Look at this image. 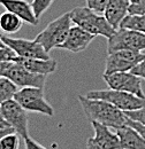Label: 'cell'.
I'll return each instance as SVG.
<instances>
[{"instance_id":"30","label":"cell","mask_w":145,"mask_h":149,"mask_svg":"<svg viewBox=\"0 0 145 149\" xmlns=\"http://www.w3.org/2000/svg\"><path fill=\"white\" fill-rule=\"evenodd\" d=\"M87 149H101V148H100V147H98V146L93 142L92 138H90V139L88 140V142H87Z\"/></svg>"},{"instance_id":"34","label":"cell","mask_w":145,"mask_h":149,"mask_svg":"<svg viewBox=\"0 0 145 149\" xmlns=\"http://www.w3.org/2000/svg\"><path fill=\"white\" fill-rule=\"evenodd\" d=\"M1 36H2V35H0V46H2V45H5V44L2 42V40H1Z\"/></svg>"},{"instance_id":"27","label":"cell","mask_w":145,"mask_h":149,"mask_svg":"<svg viewBox=\"0 0 145 149\" xmlns=\"http://www.w3.org/2000/svg\"><path fill=\"white\" fill-rule=\"evenodd\" d=\"M126 125H128V126L132 127L134 130L137 131V132L144 138V140H145V125L141 124V123H138V122H135V120H132V119H130V118H128V117H127Z\"/></svg>"},{"instance_id":"16","label":"cell","mask_w":145,"mask_h":149,"mask_svg":"<svg viewBox=\"0 0 145 149\" xmlns=\"http://www.w3.org/2000/svg\"><path fill=\"white\" fill-rule=\"evenodd\" d=\"M14 61L23 65L29 71L43 76H49L56 70V62L51 57L45 60V58H27V57L16 56Z\"/></svg>"},{"instance_id":"13","label":"cell","mask_w":145,"mask_h":149,"mask_svg":"<svg viewBox=\"0 0 145 149\" xmlns=\"http://www.w3.org/2000/svg\"><path fill=\"white\" fill-rule=\"evenodd\" d=\"M94 131L92 136L93 142L101 149H122L121 141L116 133H113L108 126H105L98 122H91Z\"/></svg>"},{"instance_id":"26","label":"cell","mask_w":145,"mask_h":149,"mask_svg":"<svg viewBox=\"0 0 145 149\" xmlns=\"http://www.w3.org/2000/svg\"><path fill=\"white\" fill-rule=\"evenodd\" d=\"M130 15H142L145 14V0H138L137 2H132L129 7Z\"/></svg>"},{"instance_id":"3","label":"cell","mask_w":145,"mask_h":149,"mask_svg":"<svg viewBox=\"0 0 145 149\" xmlns=\"http://www.w3.org/2000/svg\"><path fill=\"white\" fill-rule=\"evenodd\" d=\"M72 23L70 15L68 12L59 16L54 21L50 22L47 26L37 35L35 40L43 46V48L47 53H50L53 48H58L65 41L72 28Z\"/></svg>"},{"instance_id":"10","label":"cell","mask_w":145,"mask_h":149,"mask_svg":"<svg viewBox=\"0 0 145 149\" xmlns=\"http://www.w3.org/2000/svg\"><path fill=\"white\" fill-rule=\"evenodd\" d=\"M103 77L109 88L128 92L130 94L137 95L142 99H145V93L142 88V79L138 76L134 74L131 71L115 72Z\"/></svg>"},{"instance_id":"28","label":"cell","mask_w":145,"mask_h":149,"mask_svg":"<svg viewBox=\"0 0 145 149\" xmlns=\"http://www.w3.org/2000/svg\"><path fill=\"white\" fill-rule=\"evenodd\" d=\"M131 72L136 76H138L141 79H144L145 80V57L136 65L131 69Z\"/></svg>"},{"instance_id":"2","label":"cell","mask_w":145,"mask_h":149,"mask_svg":"<svg viewBox=\"0 0 145 149\" xmlns=\"http://www.w3.org/2000/svg\"><path fill=\"white\" fill-rule=\"evenodd\" d=\"M70 19L75 25H78L93 36L111 38L116 31L103 14L91 10L89 7H76L69 12Z\"/></svg>"},{"instance_id":"23","label":"cell","mask_w":145,"mask_h":149,"mask_svg":"<svg viewBox=\"0 0 145 149\" xmlns=\"http://www.w3.org/2000/svg\"><path fill=\"white\" fill-rule=\"evenodd\" d=\"M107 1L108 0H85L87 7H89L91 10H93L98 14H104Z\"/></svg>"},{"instance_id":"32","label":"cell","mask_w":145,"mask_h":149,"mask_svg":"<svg viewBox=\"0 0 145 149\" xmlns=\"http://www.w3.org/2000/svg\"><path fill=\"white\" fill-rule=\"evenodd\" d=\"M11 132H15V131H14V129H12V127L0 129V140H1V138H2V136H5L6 134H8V133H11Z\"/></svg>"},{"instance_id":"4","label":"cell","mask_w":145,"mask_h":149,"mask_svg":"<svg viewBox=\"0 0 145 149\" xmlns=\"http://www.w3.org/2000/svg\"><path fill=\"white\" fill-rule=\"evenodd\" d=\"M87 97L89 99H99L107 101L121 111H132L136 109H139L145 106V99H142L137 95L130 94L123 91L118 90H96L88 92Z\"/></svg>"},{"instance_id":"8","label":"cell","mask_w":145,"mask_h":149,"mask_svg":"<svg viewBox=\"0 0 145 149\" xmlns=\"http://www.w3.org/2000/svg\"><path fill=\"white\" fill-rule=\"evenodd\" d=\"M0 111L7 124L23 139L29 136L28 130V115L14 99L5 101L0 104Z\"/></svg>"},{"instance_id":"7","label":"cell","mask_w":145,"mask_h":149,"mask_svg":"<svg viewBox=\"0 0 145 149\" xmlns=\"http://www.w3.org/2000/svg\"><path fill=\"white\" fill-rule=\"evenodd\" d=\"M144 57L145 54H143L142 52L128 49H121L109 53L106 58L105 70L103 76H108L115 72L131 71V69L136 67Z\"/></svg>"},{"instance_id":"20","label":"cell","mask_w":145,"mask_h":149,"mask_svg":"<svg viewBox=\"0 0 145 149\" xmlns=\"http://www.w3.org/2000/svg\"><path fill=\"white\" fill-rule=\"evenodd\" d=\"M18 92V86L7 77H0V104L5 101L14 99V95Z\"/></svg>"},{"instance_id":"19","label":"cell","mask_w":145,"mask_h":149,"mask_svg":"<svg viewBox=\"0 0 145 149\" xmlns=\"http://www.w3.org/2000/svg\"><path fill=\"white\" fill-rule=\"evenodd\" d=\"M131 29L145 33V14L142 15H130L128 14L121 22L119 29Z\"/></svg>"},{"instance_id":"1","label":"cell","mask_w":145,"mask_h":149,"mask_svg":"<svg viewBox=\"0 0 145 149\" xmlns=\"http://www.w3.org/2000/svg\"><path fill=\"white\" fill-rule=\"evenodd\" d=\"M78 101L90 122H98L115 130L126 125L127 116L125 115V112L107 101L99 99H89L81 94L78 95Z\"/></svg>"},{"instance_id":"24","label":"cell","mask_w":145,"mask_h":149,"mask_svg":"<svg viewBox=\"0 0 145 149\" xmlns=\"http://www.w3.org/2000/svg\"><path fill=\"white\" fill-rule=\"evenodd\" d=\"M125 115L127 116L128 118L135 120V122H138L141 124L145 125V106L139 108V109H136V110H132V111H126Z\"/></svg>"},{"instance_id":"17","label":"cell","mask_w":145,"mask_h":149,"mask_svg":"<svg viewBox=\"0 0 145 149\" xmlns=\"http://www.w3.org/2000/svg\"><path fill=\"white\" fill-rule=\"evenodd\" d=\"M122 149H145L144 138L132 127L125 125L116 130Z\"/></svg>"},{"instance_id":"5","label":"cell","mask_w":145,"mask_h":149,"mask_svg":"<svg viewBox=\"0 0 145 149\" xmlns=\"http://www.w3.org/2000/svg\"><path fill=\"white\" fill-rule=\"evenodd\" d=\"M14 100L27 111L38 112L47 117L54 116L53 107L47 102L40 87H22L14 95Z\"/></svg>"},{"instance_id":"11","label":"cell","mask_w":145,"mask_h":149,"mask_svg":"<svg viewBox=\"0 0 145 149\" xmlns=\"http://www.w3.org/2000/svg\"><path fill=\"white\" fill-rule=\"evenodd\" d=\"M1 40L5 45L12 48L15 54L20 57L27 58H50L49 53L36 40H29L23 38H11L8 36H1Z\"/></svg>"},{"instance_id":"35","label":"cell","mask_w":145,"mask_h":149,"mask_svg":"<svg viewBox=\"0 0 145 149\" xmlns=\"http://www.w3.org/2000/svg\"><path fill=\"white\" fill-rule=\"evenodd\" d=\"M130 1H131V3H132V2H137L138 0H130Z\"/></svg>"},{"instance_id":"21","label":"cell","mask_w":145,"mask_h":149,"mask_svg":"<svg viewBox=\"0 0 145 149\" xmlns=\"http://www.w3.org/2000/svg\"><path fill=\"white\" fill-rule=\"evenodd\" d=\"M21 136L16 132H11L1 138L0 149H18Z\"/></svg>"},{"instance_id":"25","label":"cell","mask_w":145,"mask_h":149,"mask_svg":"<svg viewBox=\"0 0 145 149\" xmlns=\"http://www.w3.org/2000/svg\"><path fill=\"white\" fill-rule=\"evenodd\" d=\"M15 52L9 48L7 45H2L0 46V61L2 62H13L16 57Z\"/></svg>"},{"instance_id":"29","label":"cell","mask_w":145,"mask_h":149,"mask_svg":"<svg viewBox=\"0 0 145 149\" xmlns=\"http://www.w3.org/2000/svg\"><path fill=\"white\" fill-rule=\"evenodd\" d=\"M24 140V145H25V149H46L45 147H43L40 143H38L37 141H35L32 138L28 136Z\"/></svg>"},{"instance_id":"14","label":"cell","mask_w":145,"mask_h":149,"mask_svg":"<svg viewBox=\"0 0 145 149\" xmlns=\"http://www.w3.org/2000/svg\"><path fill=\"white\" fill-rule=\"evenodd\" d=\"M131 5L130 0H108L104 10V16L108 23L118 30L121 22L129 14V7Z\"/></svg>"},{"instance_id":"12","label":"cell","mask_w":145,"mask_h":149,"mask_svg":"<svg viewBox=\"0 0 145 149\" xmlns=\"http://www.w3.org/2000/svg\"><path fill=\"white\" fill-rule=\"evenodd\" d=\"M94 37L96 36L87 32L78 25H72L67 38L58 48L65 49L72 53H80L87 49V47L90 45Z\"/></svg>"},{"instance_id":"18","label":"cell","mask_w":145,"mask_h":149,"mask_svg":"<svg viewBox=\"0 0 145 149\" xmlns=\"http://www.w3.org/2000/svg\"><path fill=\"white\" fill-rule=\"evenodd\" d=\"M22 25L23 21L13 13L6 10L0 15V30L5 33H16Z\"/></svg>"},{"instance_id":"9","label":"cell","mask_w":145,"mask_h":149,"mask_svg":"<svg viewBox=\"0 0 145 149\" xmlns=\"http://www.w3.org/2000/svg\"><path fill=\"white\" fill-rule=\"evenodd\" d=\"M4 76L11 79L18 87H21V88L22 87L44 88L45 83H46V77H47L43 74H34L15 61L9 62Z\"/></svg>"},{"instance_id":"22","label":"cell","mask_w":145,"mask_h":149,"mask_svg":"<svg viewBox=\"0 0 145 149\" xmlns=\"http://www.w3.org/2000/svg\"><path fill=\"white\" fill-rule=\"evenodd\" d=\"M53 1L54 0H32L31 7H32L34 14H35V16L37 19H39L42 17V15L51 7Z\"/></svg>"},{"instance_id":"15","label":"cell","mask_w":145,"mask_h":149,"mask_svg":"<svg viewBox=\"0 0 145 149\" xmlns=\"http://www.w3.org/2000/svg\"><path fill=\"white\" fill-rule=\"evenodd\" d=\"M0 5H2L7 12L13 13L30 25H37L39 22L34 14L31 3L25 0H0Z\"/></svg>"},{"instance_id":"31","label":"cell","mask_w":145,"mask_h":149,"mask_svg":"<svg viewBox=\"0 0 145 149\" xmlns=\"http://www.w3.org/2000/svg\"><path fill=\"white\" fill-rule=\"evenodd\" d=\"M8 64H9V62H2V61H0V77L4 76L6 69H7V67H8Z\"/></svg>"},{"instance_id":"6","label":"cell","mask_w":145,"mask_h":149,"mask_svg":"<svg viewBox=\"0 0 145 149\" xmlns=\"http://www.w3.org/2000/svg\"><path fill=\"white\" fill-rule=\"evenodd\" d=\"M121 49L145 51V33L131 29H118L114 35L107 39V53Z\"/></svg>"},{"instance_id":"33","label":"cell","mask_w":145,"mask_h":149,"mask_svg":"<svg viewBox=\"0 0 145 149\" xmlns=\"http://www.w3.org/2000/svg\"><path fill=\"white\" fill-rule=\"evenodd\" d=\"M7 127H11V126L7 124V122L5 120V118L2 117L1 111H0V129H7Z\"/></svg>"}]
</instances>
